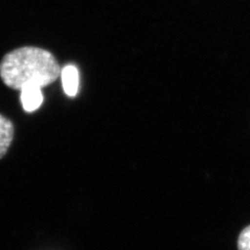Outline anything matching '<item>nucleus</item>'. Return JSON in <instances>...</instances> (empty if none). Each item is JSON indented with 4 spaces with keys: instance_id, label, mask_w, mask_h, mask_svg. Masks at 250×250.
<instances>
[{
    "instance_id": "1",
    "label": "nucleus",
    "mask_w": 250,
    "mask_h": 250,
    "mask_svg": "<svg viewBox=\"0 0 250 250\" xmlns=\"http://www.w3.org/2000/svg\"><path fill=\"white\" fill-rule=\"evenodd\" d=\"M61 72L53 54L35 46L14 49L0 62V77L11 89L21 90L26 85L45 87L57 80Z\"/></svg>"
},
{
    "instance_id": "4",
    "label": "nucleus",
    "mask_w": 250,
    "mask_h": 250,
    "mask_svg": "<svg viewBox=\"0 0 250 250\" xmlns=\"http://www.w3.org/2000/svg\"><path fill=\"white\" fill-rule=\"evenodd\" d=\"M14 126L8 118L0 114V160L7 154L12 143Z\"/></svg>"
},
{
    "instance_id": "3",
    "label": "nucleus",
    "mask_w": 250,
    "mask_h": 250,
    "mask_svg": "<svg viewBox=\"0 0 250 250\" xmlns=\"http://www.w3.org/2000/svg\"><path fill=\"white\" fill-rule=\"evenodd\" d=\"M64 92L69 97L76 96L79 88V72L73 65H67L61 72Z\"/></svg>"
},
{
    "instance_id": "2",
    "label": "nucleus",
    "mask_w": 250,
    "mask_h": 250,
    "mask_svg": "<svg viewBox=\"0 0 250 250\" xmlns=\"http://www.w3.org/2000/svg\"><path fill=\"white\" fill-rule=\"evenodd\" d=\"M21 101L23 108L28 112H33L41 106L43 94L41 87L36 85H26L21 89Z\"/></svg>"
},
{
    "instance_id": "5",
    "label": "nucleus",
    "mask_w": 250,
    "mask_h": 250,
    "mask_svg": "<svg viewBox=\"0 0 250 250\" xmlns=\"http://www.w3.org/2000/svg\"><path fill=\"white\" fill-rule=\"evenodd\" d=\"M237 248L238 250H250V225L240 232L237 240Z\"/></svg>"
}]
</instances>
